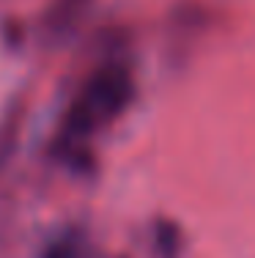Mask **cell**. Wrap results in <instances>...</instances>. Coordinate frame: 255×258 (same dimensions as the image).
I'll list each match as a JSON object with an SVG mask.
<instances>
[{
  "label": "cell",
  "instance_id": "1",
  "mask_svg": "<svg viewBox=\"0 0 255 258\" xmlns=\"http://www.w3.org/2000/svg\"><path fill=\"white\" fill-rule=\"evenodd\" d=\"M135 96V80L124 63H105L94 69L74 94L60 118L55 149L66 157H80L121 118Z\"/></svg>",
  "mask_w": 255,
  "mask_h": 258
}]
</instances>
